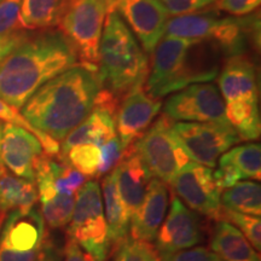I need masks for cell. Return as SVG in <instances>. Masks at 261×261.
Returning a JSON list of instances; mask_svg holds the SVG:
<instances>
[{
  "label": "cell",
  "instance_id": "6da1fadb",
  "mask_svg": "<svg viewBox=\"0 0 261 261\" xmlns=\"http://www.w3.org/2000/svg\"><path fill=\"white\" fill-rule=\"evenodd\" d=\"M94 65H75L42 85L22 107V115L55 140H63L90 115L100 84Z\"/></svg>",
  "mask_w": 261,
  "mask_h": 261
},
{
  "label": "cell",
  "instance_id": "7a4b0ae2",
  "mask_svg": "<svg viewBox=\"0 0 261 261\" xmlns=\"http://www.w3.org/2000/svg\"><path fill=\"white\" fill-rule=\"evenodd\" d=\"M76 63V51L62 32L28 35L0 63V98L22 109L42 85Z\"/></svg>",
  "mask_w": 261,
  "mask_h": 261
},
{
  "label": "cell",
  "instance_id": "3957f363",
  "mask_svg": "<svg viewBox=\"0 0 261 261\" xmlns=\"http://www.w3.org/2000/svg\"><path fill=\"white\" fill-rule=\"evenodd\" d=\"M98 62L100 84L117 97L144 84L149 74L144 50L116 11L107 14Z\"/></svg>",
  "mask_w": 261,
  "mask_h": 261
},
{
  "label": "cell",
  "instance_id": "277c9868",
  "mask_svg": "<svg viewBox=\"0 0 261 261\" xmlns=\"http://www.w3.org/2000/svg\"><path fill=\"white\" fill-rule=\"evenodd\" d=\"M196 42L163 35L151 54V65L144 83L150 97L159 99L191 84L208 83L217 76L218 68L196 67L190 61V51Z\"/></svg>",
  "mask_w": 261,
  "mask_h": 261
},
{
  "label": "cell",
  "instance_id": "5b68a950",
  "mask_svg": "<svg viewBox=\"0 0 261 261\" xmlns=\"http://www.w3.org/2000/svg\"><path fill=\"white\" fill-rule=\"evenodd\" d=\"M68 236L94 261H106L110 241L104 215L102 191L97 180L86 181L75 196Z\"/></svg>",
  "mask_w": 261,
  "mask_h": 261
},
{
  "label": "cell",
  "instance_id": "8992f818",
  "mask_svg": "<svg viewBox=\"0 0 261 261\" xmlns=\"http://www.w3.org/2000/svg\"><path fill=\"white\" fill-rule=\"evenodd\" d=\"M47 242L39 208L11 211L0 228V261H40Z\"/></svg>",
  "mask_w": 261,
  "mask_h": 261
},
{
  "label": "cell",
  "instance_id": "52a82bcc",
  "mask_svg": "<svg viewBox=\"0 0 261 261\" xmlns=\"http://www.w3.org/2000/svg\"><path fill=\"white\" fill-rule=\"evenodd\" d=\"M173 122L172 119L162 115L132 144L152 178L166 184H171L191 161L173 136Z\"/></svg>",
  "mask_w": 261,
  "mask_h": 261
},
{
  "label": "cell",
  "instance_id": "ba28073f",
  "mask_svg": "<svg viewBox=\"0 0 261 261\" xmlns=\"http://www.w3.org/2000/svg\"><path fill=\"white\" fill-rule=\"evenodd\" d=\"M107 14L104 0H68L58 25L84 64L97 67Z\"/></svg>",
  "mask_w": 261,
  "mask_h": 261
},
{
  "label": "cell",
  "instance_id": "9c48e42d",
  "mask_svg": "<svg viewBox=\"0 0 261 261\" xmlns=\"http://www.w3.org/2000/svg\"><path fill=\"white\" fill-rule=\"evenodd\" d=\"M172 133L192 162L213 168L228 149L241 142L231 125L174 121Z\"/></svg>",
  "mask_w": 261,
  "mask_h": 261
},
{
  "label": "cell",
  "instance_id": "30bf717a",
  "mask_svg": "<svg viewBox=\"0 0 261 261\" xmlns=\"http://www.w3.org/2000/svg\"><path fill=\"white\" fill-rule=\"evenodd\" d=\"M163 115L173 121L214 122L230 125L225 115V103L213 84H191L174 92L166 100Z\"/></svg>",
  "mask_w": 261,
  "mask_h": 261
},
{
  "label": "cell",
  "instance_id": "8fae6325",
  "mask_svg": "<svg viewBox=\"0 0 261 261\" xmlns=\"http://www.w3.org/2000/svg\"><path fill=\"white\" fill-rule=\"evenodd\" d=\"M177 197L191 211L219 220L221 189L214 180L213 171L190 161L171 182Z\"/></svg>",
  "mask_w": 261,
  "mask_h": 261
},
{
  "label": "cell",
  "instance_id": "7c38bea8",
  "mask_svg": "<svg viewBox=\"0 0 261 261\" xmlns=\"http://www.w3.org/2000/svg\"><path fill=\"white\" fill-rule=\"evenodd\" d=\"M203 241V230L198 215L175 196L171 210L163 219L155 238L156 252H178L196 247Z\"/></svg>",
  "mask_w": 261,
  "mask_h": 261
},
{
  "label": "cell",
  "instance_id": "4fadbf2b",
  "mask_svg": "<svg viewBox=\"0 0 261 261\" xmlns=\"http://www.w3.org/2000/svg\"><path fill=\"white\" fill-rule=\"evenodd\" d=\"M126 94L115 120L123 149L132 145L149 128L162 107L159 99L145 92L144 84L137 85Z\"/></svg>",
  "mask_w": 261,
  "mask_h": 261
},
{
  "label": "cell",
  "instance_id": "5bb4252c",
  "mask_svg": "<svg viewBox=\"0 0 261 261\" xmlns=\"http://www.w3.org/2000/svg\"><path fill=\"white\" fill-rule=\"evenodd\" d=\"M115 11L128 23L145 54L151 55L165 35L167 14L154 0H120Z\"/></svg>",
  "mask_w": 261,
  "mask_h": 261
},
{
  "label": "cell",
  "instance_id": "9a60e30c",
  "mask_svg": "<svg viewBox=\"0 0 261 261\" xmlns=\"http://www.w3.org/2000/svg\"><path fill=\"white\" fill-rule=\"evenodd\" d=\"M41 154V143L33 133L10 123L3 126L0 158L15 177L34 181V165Z\"/></svg>",
  "mask_w": 261,
  "mask_h": 261
},
{
  "label": "cell",
  "instance_id": "2e32d148",
  "mask_svg": "<svg viewBox=\"0 0 261 261\" xmlns=\"http://www.w3.org/2000/svg\"><path fill=\"white\" fill-rule=\"evenodd\" d=\"M35 187L41 203L45 223L52 228H61L69 224L73 214L75 196L62 195L56 190L48 168V155L41 154L34 165Z\"/></svg>",
  "mask_w": 261,
  "mask_h": 261
},
{
  "label": "cell",
  "instance_id": "e0dca14e",
  "mask_svg": "<svg viewBox=\"0 0 261 261\" xmlns=\"http://www.w3.org/2000/svg\"><path fill=\"white\" fill-rule=\"evenodd\" d=\"M113 173L115 177L117 191L128 212L130 223V219L135 217L144 200L152 175L137 155L133 145H129L125 150V154L116 167L113 169Z\"/></svg>",
  "mask_w": 261,
  "mask_h": 261
},
{
  "label": "cell",
  "instance_id": "ac0fdd59",
  "mask_svg": "<svg viewBox=\"0 0 261 261\" xmlns=\"http://www.w3.org/2000/svg\"><path fill=\"white\" fill-rule=\"evenodd\" d=\"M166 182L152 178L142 204L130 219V237L142 242H154L160 226L167 213L169 198Z\"/></svg>",
  "mask_w": 261,
  "mask_h": 261
},
{
  "label": "cell",
  "instance_id": "d6986e66",
  "mask_svg": "<svg viewBox=\"0 0 261 261\" xmlns=\"http://www.w3.org/2000/svg\"><path fill=\"white\" fill-rule=\"evenodd\" d=\"M214 180L224 191L241 180H260L261 146L256 143L228 149L219 159V168L213 172Z\"/></svg>",
  "mask_w": 261,
  "mask_h": 261
},
{
  "label": "cell",
  "instance_id": "ffe728a7",
  "mask_svg": "<svg viewBox=\"0 0 261 261\" xmlns=\"http://www.w3.org/2000/svg\"><path fill=\"white\" fill-rule=\"evenodd\" d=\"M219 91L224 103L257 102L256 71L243 55L227 58L219 75Z\"/></svg>",
  "mask_w": 261,
  "mask_h": 261
},
{
  "label": "cell",
  "instance_id": "44dd1931",
  "mask_svg": "<svg viewBox=\"0 0 261 261\" xmlns=\"http://www.w3.org/2000/svg\"><path fill=\"white\" fill-rule=\"evenodd\" d=\"M226 25L227 17L218 18L208 12H194L168 19L165 27V35L197 42H212L218 46Z\"/></svg>",
  "mask_w": 261,
  "mask_h": 261
},
{
  "label": "cell",
  "instance_id": "7402d4cb",
  "mask_svg": "<svg viewBox=\"0 0 261 261\" xmlns=\"http://www.w3.org/2000/svg\"><path fill=\"white\" fill-rule=\"evenodd\" d=\"M116 114L103 107L94 106L90 115L75 127L63 139L61 149L65 154L70 148L80 144H93L99 148L116 136Z\"/></svg>",
  "mask_w": 261,
  "mask_h": 261
},
{
  "label": "cell",
  "instance_id": "603a6c76",
  "mask_svg": "<svg viewBox=\"0 0 261 261\" xmlns=\"http://www.w3.org/2000/svg\"><path fill=\"white\" fill-rule=\"evenodd\" d=\"M102 190L108 234H109L110 246H114V249H115L122 241H125L128 237L129 215L125 204H123L121 196L117 191L113 171L104 177Z\"/></svg>",
  "mask_w": 261,
  "mask_h": 261
},
{
  "label": "cell",
  "instance_id": "cb8c5ba5",
  "mask_svg": "<svg viewBox=\"0 0 261 261\" xmlns=\"http://www.w3.org/2000/svg\"><path fill=\"white\" fill-rule=\"evenodd\" d=\"M221 261H260L259 253L232 224L218 220L211 242Z\"/></svg>",
  "mask_w": 261,
  "mask_h": 261
},
{
  "label": "cell",
  "instance_id": "d4e9b609",
  "mask_svg": "<svg viewBox=\"0 0 261 261\" xmlns=\"http://www.w3.org/2000/svg\"><path fill=\"white\" fill-rule=\"evenodd\" d=\"M38 201L35 182L4 173L0 177V213L29 210Z\"/></svg>",
  "mask_w": 261,
  "mask_h": 261
},
{
  "label": "cell",
  "instance_id": "484cf974",
  "mask_svg": "<svg viewBox=\"0 0 261 261\" xmlns=\"http://www.w3.org/2000/svg\"><path fill=\"white\" fill-rule=\"evenodd\" d=\"M68 0H22L21 18L25 29H46L60 24Z\"/></svg>",
  "mask_w": 261,
  "mask_h": 261
},
{
  "label": "cell",
  "instance_id": "4316f807",
  "mask_svg": "<svg viewBox=\"0 0 261 261\" xmlns=\"http://www.w3.org/2000/svg\"><path fill=\"white\" fill-rule=\"evenodd\" d=\"M221 205L227 210L249 214L261 215V187L256 180L238 181L233 187L221 192Z\"/></svg>",
  "mask_w": 261,
  "mask_h": 261
},
{
  "label": "cell",
  "instance_id": "83f0119b",
  "mask_svg": "<svg viewBox=\"0 0 261 261\" xmlns=\"http://www.w3.org/2000/svg\"><path fill=\"white\" fill-rule=\"evenodd\" d=\"M225 115L241 140H255L260 137L261 122L257 102L225 103Z\"/></svg>",
  "mask_w": 261,
  "mask_h": 261
},
{
  "label": "cell",
  "instance_id": "f1b7e54d",
  "mask_svg": "<svg viewBox=\"0 0 261 261\" xmlns=\"http://www.w3.org/2000/svg\"><path fill=\"white\" fill-rule=\"evenodd\" d=\"M0 120H3V121H5L6 123H10V125L21 127V128H24L33 133V135L39 139V142L41 143L42 149L45 150V152H46L47 155L54 156L60 152L61 146L57 140L46 136L38 128H35V127L33 126L17 109L9 106L8 103H5L4 100L2 99V98H0Z\"/></svg>",
  "mask_w": 261,
  "mask_h": 261
},
{
  "label": "cell",
  "instance_id": "f546056e",
  "mask_svg": "<svg viewBox=\"0 0 261 261\" xmlns=\"http://www.w3.org/2000/svg\"><path fill=\"white\" fill-rule=\"evenodd\" d=\"M71 167L85 177L97 175L100 162L99 148L93 144H80L70 148L63 155Z\"/></svg>",
  "mask_w": 261,
  "mask_h": 261
},
{
  "label": "cell",
  "instance_id": "4dcf8cb0",
  "mask_svg": "<svg viewBox=\"0 0 261 261\" xmlns=\"http://www.w3.org/2000/svg\"><path fill=\"white\" fill-rule=\"evenodd\" d=\"M219 220L227 221L242 232L248 242L252 244L256 252L261 249V220L260 217L249 214H242L238 212L227 210L221 205Z\"/></svg>",
  "mask_w": 261,
  "mask_h": 261
},
{
  "label": "cell",
  "instance_id": "1f68e13d",
  "mask_svg": "<svg viewBox=\"0 0 261 261\" xmlns=\"http://www.w3.org/2000/svg\"><path fill=\"white\" fill-rule=\"evenodd\" d=\"M22 0H3L0 3V35L23 32L21 18Z\"/></svg>",
  "mask_w": 261,
  "mask_h": 261
},
{
  "label": "cell",
  "instance_id": "d6a6232c",
  "mask_svg": "<svg viewBox=\"0 0 261 261\" xmlns=\"http://www.w3.org/2000/svg\"><path fill=\"white\" fill-rule=\"evenodd\" d=\"M114 250V261H150L155 249L150 246V243L127 237Z\"/></svg>",
  "mask_w": 261,
  "mask_h": 261
},
{
  "label": "cell",
  "instance_id": "836d02e7",
  "mask_svg": "<svg viewBox=\"0 0 261 261\" xmlns=\"http://www.w3.org/2000/svg\"><path fill=\"white\" fill-rule=\"evenodd\" d=\"M125 150L120 142L119 137L115 136L99 146L100 151V162L98 167L97 175H106L116 167L117 163L122 159Z\"/></svg>",
  "mask_w": 261,
  "mask_h": 261
},
{
  "label": "cell",
  "instance_id": "e575fe53",
  "mask_svg": "<svg viewBox=\"0 0 261 261\" xmlns=\"http://www.w3.org/2000/svg\"><path fill=\"white\" fill-rule=\"evenodd\" d=\"M167 16H181L200 11L217 0H154Z\"/></svg>",
  "mask_w": 261,
  "mask_h": 261
},
{
  "label": "cell",
  "instance_id": "d590c367",
  "mask_svg": "<svg viewBox=\"0 0 261 261\" xmlns=\"http://www.w3.org/2000/svg\"><path fill=\"white\" fill-rule=\"evenodd\" d=\"M161 261H221L212 249L205 247H192L178 252H156Z\"/></svg>",
  "mask_w": 261,
  "mask_h": 261
},
{
  "label": "cell",
  "instance_id": "8d00e7d4",
  "mask_svg": "<svg viewBox=\"0 0 261 261\" xmlns=\"http://www.w3.org/2000/svg\"><path fill=\"white\" fill-rule=\"evenodd\" d=\"M218 8L234 16L249 15L260 6L261 0H217Z\"/></svg>",
  "mask_w": 261,
  "mask_h": 261
},
{
  "label": "cell",
  "instance_id": "74e56055",
  "mask_svg": "<svg viewBox=\"0 0 261 261\" xmlns=\"http://www.w3.org/2000/svg\"><path fill=\"white\" fill-rule=\"evenodd\" d=\"M28 38V34L24 32L12 33L8 35H0V63L5 60L11 51H14L21 42Z\"/></svg>",
  "mask_w": 261,
  "mask_h": 261
},
{
  "label": "cell",
  "instance_id": "f35d334b",
  "mask_svg": "<svg viewBox=\"0 0 261 261\" xmlns=\"http://www.w3.org/2000/svg\"><path fill=\"white\" fill-rule=\"evenodd\" d=\"M63 261H94L89 254H85L81 248L74 242L71 238H68L64 247Z\"/></svg>",
  "mask_w": 261,
  "mask_h": 261
},
{
  "label": "cell",
  "instance_id": "ab89813d",
  "mask_svg": "<svg viewBox=\"0 0 261 261\" xmlns=\"http://www.w3.org/2000/svg\"><path fill=\"white\" fill-rule=\"evenodd\" d=\"M61 260V254L58 253V250L52 246V243L48 241L47 246L45 248L44 255L40 259V261H60Z\"/></svg>",
  "mask_w": 261,
  "mask_h": 261
},
{
  "label": "cell",
  "instance_id": "60d3db41",
  "mask_svg": "<svg viewBox=\"0 0 261 261\" xmlns=\"http://www.w3.org/2000/svg\"><path fill=\"white\" fill-rule=\"evenodd\" d=\"M119 2L120 0H104V3H106V5H107L108 14H109V12L115 11V8H116V5L119 4Z\"/></svg>",
  "mask_w": 261,
  "mask_h": 261
},
{
  "label": "cell",
  "instance_id": "b9f144b4",
  "mask_svg": "<svg viewBox=\"0 0 261 261\" xmlns=\"http://www.w3.org/2000/svg\"><path fill=\"white\" fill-rule=\"evenodd\" d=\"M150 261H161L159 259V256H158V253H156V250H154V253H152V255H151V259H150Z\"/></svg>",
  "mask_w": 261,
  "mask_h": 261
},
{
  "label": "cell",
  "instance_id": "7bdbcfd3",
  "mask_svg": "<svg viewBox=\"0 0 261 261\" xmlns=\"http://www.w3.org/2000/svg\"><path fill=\"white\" fill-rule=\"evenodd\" d=\"M5 213H0V228H2V225H3V221L5 219Z\"/></svg>",
  "mask_w": 261,
  "mask_h": 261
},
{
  "label": "cell",
  "instance_id": "ee69618b",
  "mask_svg": "<svg viewBox=\"0 0 261 261\" xmlns=\"http://www.w3.org/2000/svg\"><path fill=\"white\" fill-rule=\"evenodd\" d=\"M3 123H2V121H0V139H2V132H3ZM0 165H3V162H2V158H0ZM4 166V165H3Z\"/></svg>",
  "mask_w": 261,
  "mask_h": 261
},
{
  "label": "cell",
  "instance_id": "f6af8a7d",
  "mask_svg": "<svg viewBox=\"0 0 261 261\" xmlns=\"http://www.w3.org/2000/svg\"><path fill=\"white\" fill-rule=\"evenodd\" d=\"M5 173V167L3 165H0V177H2L3 174H4Z\"/></svg>",
  "mask_w": 261,
  "mask_h": 261
},
{
  "label": "cell",
  "instance_id": "bcb514c9",
  "mask_svg": "<svg viewBox=\"0 0 261 261\" xmlns=\"http://www.w3.org/2000/svg\"><path fill=\"white\" fill-rule=\"evenodd\" d=\"M3 2V0H0V3H2Z\"/></svg>",
  "mask_w": 261,
  "mask_h": 261
}]
</instances>
